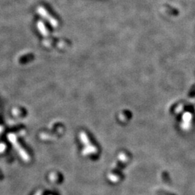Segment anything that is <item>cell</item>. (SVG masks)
Segmentation results:
<instances>
[{
  "instance_id": "cell-2",
  "label": "cell",
  "mask_w": 195,
  "mask_h": 195,
  "mask_svg": "<svg viewBox=\"0 0 195 195\" xmlns=\"http://www.w3.org/2000/svg\"><path fill=\"white\" fill-rule=\"evenodd\" d=\"M38 12L42 16V17L46 19L47 20H48V22H49L53 26L56 27V26L58 25L57 21H56L53 18V17H51V16H49V14H48V12H46V10L45 9H43V7H39L38 9Z\"/></svg>"
},
{
  "instance_id": "cell-3",
  "label": "cell",
  "mask_w": 195,
  "mask_h": 195,
  "mask_svg": "<svg viewBox=\"0 0 195 195\" xmlns=\"http://www.w3.org/2000/svg\"><path fill=\"white\" fill-rule=\"evenodd\" d=\"M97 150L94 146H92V144H90L88 146H86V147H84V149L82 151V153L84 155H87L89 154H93L95 152H96Z\"/></svg>"
},
{
  "instance_id": "cell-5",
  "label": "cell",
  "mask_w": 195,
  "mask_h": 195,
  "mask_svg": "<svg viewBox=\"0 0 195 195\" xmlns=\"http://www.w3.org/2000/svg\"><path fill=\"white\" fill-rule=\"evenodd\" d=\"M5 147H6V146L4 145V144H0V152H3V151L5 150Z\"/></svg>"
},
{
  "instance_id": "cell-4",
  "label": "cell",
  "mask_w": 195,
  "mask_h": 195,
  "mask_svg": "<svg viewBox=\"0 0 195 195\" xmlns=\"http://www.w3.org/2000/svg\"><path fill=\"white\" fill-rule=\"evenodd\" d=\"M38 30H40V32L43 34V35H47V30L46 29V27H44V25L42 22H38Z\"/></svg>"
},
{
  "instance_id": "cell-6",
  "label": "cell",
  "mask_w": 195,
  "mask_h": 195,
  "mask_svg": "<svg viewBox=\"0 0 195 195\" xmlns=\"http://www.w3.org/2000/svg\"><path fill=\"white\" fill-rule=\"evenodd\" d=\"M35 195H41V192H40H40H38Z\"/></svg>"
},
{
  "instance_id": "cell-1",
  "label": "cell",
  "mask_w": 195,
  "mask_h": 195,
  "mask_svg": "<svg viewBox=\"0 0 195 195\" xmlns=\"http://www.w3.org/2000/svg\"><path fill=\"white\" fill-rule=\"evenodd\" d=\"M8 139H9V140L12 142V145L14 146V147L15 148L16 150H17V153H18L19 155L20 156L22 159H23L24 161H28L29 156L27 153H26L25 151L20 147V145L19 144V143L17 142V139H16V136H14L13 134H8Z\"/></svg>"
}]
</instances>
